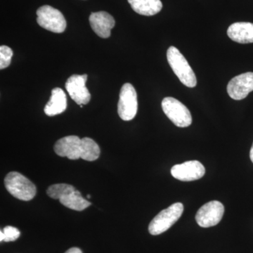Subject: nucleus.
Listing matches in <instances>:
<instances>
[{
    "label": "nucleus",
    "mask_w": 253,
    "mask_h": 253,
    "mask_svg": "<svg viewBox=\"0 0 253 253\" xmlns=\"http://www.w3.org/2000/svg\"><path fill=\"white\" fill-rule=\"evenodd\" d=\"M72 185L66 184H57L50 186L46 191V194L51 199L59 200Z\"/></svg>",
    "instance_id": "obj_18"
},
{
    "label": "nucleus",
    "mask_w": 253,
    "mask_h": 253,
    "mask_svg": "<svg viewBox=\"0 0 253 253\" xmlns=\"http://www.w3.org/2000/svg\"><path fill=\"white\" fill-rule=\"evenodd\" d=\"M91 196L90 195H88V199H90Z\"/></svg>",
    "instance_id": "obj_24"
},
{
    "label": "nucleus",
    "mask_w": 253,
    "mask_h": 253,
    "mask_svg": "<svg viewBox=\"0 0 253 253\" xmlns=\"http://www.w3.org/2000/svg\"><path fill=\"white\" fill-rule=\"evenodd\" d=\"M13 56V51L9 46H0V69L7 68L11 63Z\"/></svg>",
    "instance_id": "obj_19"
},
{
    "label": "nucleus",
    "mask_w": 253,
    "mask_h": 253,
    "mask_svg": "<svg viewBox=\"0 0 253 253\" xmlns=\"http://www.w3.org/2000/svg\"><path fill=\"white\" fill-rule=\"evenodd\" d=\"M184 212V206L181 203H175L161 212L153 219L149 226L150 234L157 236L168 231L169 228L175 224L181 217Z\"/></svg>",
    "instance_id": "obj_3"
},
{
    "label": "nucleus",
    "mask_w": 253,
    "mask_h": 253,
    "mask_svg": "<svg viewBox=\"0 0 253 253\" xmlns=\"http://www.w3.org/2000/svg\"><path fill=\"white\" fill-rule=\"evenodd\" d=\"M162 109L168 118L179 127H187L192 123L189 110L174 98H165L162 101Z\"/></svg>",
    "instance_id": "obj_5"
},
{
    "label": "nucleus",
    "mask_w": 253,
    "mask_h": 253,
    "mask_svg": "<svg viewBox=\"0 0 253 253\" xmlns=\"http://www.w3.org/2000/svg\"><path fill=\"white\" fill-rule=\"evenodd\" d=\"M37 22L42 28L55 33H61L66 28V21L62 13L49 5L37 10Z\"/></svg>",
    "instance_id": "obj_4"
},
{
    "label": "nucleus",
    "mask_w": 253,
    "mask_h": 253,
    "mask_svg": "<svg viewBox=\"0 0 253 253\" xmlns=\"http://www.w3.org/2000/svg\"><path fill=\"white\" fill-rule=\"evenodd\" d=\"M0 241H4V234H3V231H0Z\"/></svg>",
    "instance_id": "obj_23"
},
{
    "label": "nucleus",
    "mask_w": 253,
    "mask_h": 253,
    "mask_svg": "<svg viewBox=\"0 0 253 253\" xmlns=\"http://www.w3.org/2000/svg\"><path fill=\"white\" fill-rule=\"evenodd\" d=\"M3 234H4V241L5 242L16 241L21 235V232L17 228L11 226H7L4 227L3 229Z\"/></svg>",
    "instance_id": "obj_20"
},
{
    "label": "nucleus",
    "mask_w": 253,
    "mask_h": 253,
    "mask_svg": "<svg viewBox=\"0 0 253 253\" xmlns=\"http://www.w3.org/2000/svg\"><path fill=\"white\" fill-rule=\"evenodd\" d=\"M250 158H251V161L253 163V144L252 147H251V152H250Z\"/></svg>",
    "instance_id": "obj_22"
},
{
    "label": "nucleus",
    "mask_w": 253,
    "mask_h": 253,
    "mask_svg": "<svg viewBox=\"0 0 253 253\" xmlns=\"http://www.w3.org/2000/svg\"><path fill=\"white\" fill-rule=\"evenodd\" d=\"M87 78L86 74L83 76L73 75L68 78L65 84V87L71 99L80 106L87 104L91 99L90 93L86 86Z\"/></svg>",
    "instance_id": "obj_8"
},
{
    "label": "nucleus",
    "mask_w": 253,
    "mask_h": 253,
    "mask_svg": "<svg viewBox=\"0 0 253 253\" xmlns=\"http://www.w3.org/2000/svg\"><path fill=\"white\" fill-rule=\"evenodd\" d=\"M65 253H83V252L78 248H72V249H68Z\"/></svg>",
    "instance_id": "obj_21"
},
{
    "label": "nucleus",
    "mask_w": 253,
    "mask_h": 253,
    "mask_svg": "<svg viewBox=\"0 0 253 253\" xmlns=\"http://www.w3.org/2000/svg\"><path fill=\"white\" fill-rule=\"evenodd\" d=\"M89 20L91 29L98 36L101 38L111 36V31L114 28L116 21L109 13L106 11L91 13Z\"/></svg>",
    "instance_id": "obj_12"
},
{
    "label": "nucleus",
    "mask_w": 253,
    "mask_h": 253,
    "mask_svg": "<svg viewBox=\"0 0 253 253\" xmlns=\"http://www.w3.org/2000/svg\"><path fill=\"white\" fill-rule=\"evenodd\" d=\"M224 207L217 201L204 205L196 213V220L201 227L208 228L219 224L224 215Z\"/></svg>",
    "instance_id": "obj_7"
},
{
    "label": "nucleus",
    "mask_w": 253,
    "mask_h": 253,
    "mask_svg": "<svg viewBox=\"0 0 253 253\" xmlns=\"http://www.w3.org/2000/svg\"><path fill=\"white\" fill-rule=\"evenodd\" d=\"M138 110L137 94L130 83L123 84L120 92L118 113L120 118L125 121H129L135 117Z\"/></svg>",
    "instance_id": "obj_6"
},
{
    "label": "nucleus",
    "mask_w": 253,
    "mask_h": 253,
    "mask_svg": "<svg viewBox=\"0 0 253 253\" xmlns=\"http://www.w3.org/2000/svg\"><path fill=\"white\" fill-rule=\"evenodd\" d=\"M59 201L65 207L76 211H84L91 206V203L84 199L73 186L60 198Z\"/></svg>",
    "instance_id": "obj_15"
},
{
    "label": "nucleus",
    "mask_w": 253,
    "mask_h": 253,
    "mask_svg": "<svg viewBox=\"0 0 253 253\" xmlns=\"http://www.w3.org/2000/svg\"><path fill=\"white\" fill-rule=\"evenodd\" d=\"M131 9L143 16H154L161 11L163 4L161 0H127Z\"/></svg>",
    "instance_id": "obj_16"
},
{
    "label": "nucleus",
    "mask_w": 253,
    "mask_h": 253,
    "mask_svg": "<svg viewBox=\"0 0 253 253\" xmlns=\"http://www.w3.org/2000/svg\"><path fill=\"white\" fill-rule=\"evenodd\" d=\"M206 169L204 165L198 161H190L175 165L171 169L173 177L182 181L198 180L204 176Z\"/></svg>",
    "instance_id": "obj_9"
},
{
    "label": "nucleus",
    "mask_w": 253,
    "mask_h": 253,
    "mask_svg": "<svg viewBox=\"0 0 253 253\" xmlns=\"http://www.w3.org/2000/svg\"><path fill=\"white\" fill-rule=\"evenodd\" d=\"M231 40L240 44L253 42V23L237 22L233 23L227 30Z\"/></svg>",
    "instance_id": "obj_13"
},
{
    "label": "nucleus",
    "mask_w": 253,
    "mask_h": 253,
    "mask_svg": "<svg viewBox=\"0 0 253 253\" xmlns=\"http://www.w3.org/2000/svg\"><path fill=\"white\" fill-rule=\"evenodd\" d=\"M67 108V99L62 89L56 87L51 91L49 101L46 104L44 111L46 116H54L61 114Z\"/></svg>",
    "instance_id": "obj_14"
},
{
    "label": "nucleus",
    "mask_w": 253,
    "mask_h": 253,
    "mask_svg": "<svg viewBox=\"0 0 253 253\" xmlns=\"http://www.w3.org/2000/svg\"><path fill=\"white\" fill-rule=\"evenodd\" d=\"M100 156L99 145L92 139L84 137L82 139V159L86 161H94Z\"/></svg>",
    "instance_id": "obj_17"
},
{
    "label": "nucleus",
    "mask_w": 253,
    "mask_h": 253,
    "mask_svg": "<svg viewBox=\"0 0 253 253\" xmlns=\"http://www.w3.org/2000/svg\"><path fill=\"white\" fill-rule=\"evenodd\" d=\"M167 59L172 71L182 84L191 88L196 86V75L179 49L170 46L167 51Z\"/></svg>",
    "instance_id": "obj_1"
},
{
    "label": "nucleus",
    "mask_w": 253,
    "mask_h": 253,
    "mask_svg": "<svg viewBox=\"0 0 253 253\" xmlns=\"http://www.w3.org/2000/svg\"><path fill=\"white\" fill-rule=\"evenodd\" d=\"M54 151L61 157H67L70 160L81 158L82 139L78 136H65L56 141Z\"/></svg>",
    "instance_id": "obj_11"
},
{
    "label": "nucleus",
    "mask_w": 253,
    "mask_h": 253,
    "mask_svg": "<svg viewBox=\"0 0 253 253\" xmlns=\"http://www.w3.org/2000/svg\"><path fill=\"white\" fill-rule=\"evenodd\" d=\"M4 185L10 194L21 201H31L36 195L35 184L19 172H9L5 177Z\"/></svg>",
    "instance_id": "obj_2"
},
{
    "label": "nucleus",
    "mask_w": 253,
    "mask_h": 253,
    "mask_svg": "<svg viewBox=\"0 0 253 253\" xmlns=\"http://www.w3.org/2000/svg\"><path fill=\"white\" fill-rule=\"evenodd\" d=\"M253 91V73H243L231 80L227 85L228 94L231 99L242 100Z\"/></svg>",
    "instance_id": "obj_10"
}]
</instances>
